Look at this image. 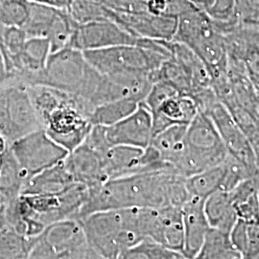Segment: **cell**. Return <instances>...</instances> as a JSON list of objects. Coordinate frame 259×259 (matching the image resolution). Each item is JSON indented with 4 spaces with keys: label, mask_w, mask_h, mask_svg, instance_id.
Wrapping results in <instances>:
<instances>
[{
    "label": "cell",
    "mask_w": 259,
    "mask_h": 259,
    "mask_svg": "<svg viewBox=\"0 0 259 259\" xmlns=\"http://www.w3.org/2000/svg\"><path fill=\"white\" fill-rule=\"evenodd\" d=\"M29 258H98L89 245L80 220L53 223L35 237Z\"/></svg>",
    "instance_id": "52a82bcc"
},
{
    "label": "cell",
    "mask_w": 259,
    "mask_h": 259,
    "mask_svg": "<svg viewBox=\"0 0 259 259\" xmlns=\"http://www.w3.org/2000/svg\"><path fill=\"white\" fill-rule=\"evenodd\" d=\"M103 5L118 14L148 13L147 0H104Z\"/></svg>",
    "instance_id": "ab89813d"
},
{
    "label": "cell",
    "mask_w": 259,
    "mask_h": 259,
    "mask_svg": "<svg viewBox=\"0 0 259 259\" xmlns=\"http://www.w3.org/2000/svg\"><path fill=\"white\" fill-rule=\"evenodd\" d=\"M196 258L242 259L231 240L230 233L210 228Z\"/></svg>",
    "instance_id": "484cf974"
},
{
    "label": "cell",
    "mask_w": 259,
    "mask_h": 259,
    "mask_svg": "<svg viewBox=\"0 0 259 259\" xmlns=\"http://www.w3.org/2000/svg\"><path fill=\"white\" fill-rule=\"evenodd\" d=\"M27 87L41 128L69 153L88 138L93 106L82 97L45 84Z\"/></svg>",
    "instance_id": "7a4b0ae2"
},
{
    "label": "cell",
    "mask_w": 259,
    "mask_h": 259,
    "mask_svg": "<svg viewBox=\"0 0 259 259\" xmlns=\"http://www.w3.org/2000/svg\"><path fill=\"white\" fill-rule=\"evenodd\" d=\"M26 84L8 82L0 89V134L9 145L40 129Z\"/></svg>",
    "instance_id": "ba28073f"
},
{
    "label": "cell",
    "mask_w": 259,
    "mask_h": 259,
    "mask_svg": "<svg viewBox=\"0 0 259 259\" xmlns=\"http://www.w3.org/2000/svg\"><path fill=\"white\" fill-rule=\"evenodd\" d=\"M227 156L228 152L215 124L206 113L199 111L187 125L186 150L177 164V172L188 178L221 164Z\"/></svg>",
    "instance_id": "8992f818"
},
{
    "label": "cell",
    "mask_w": 259,
    "mask_h": 259,
    "mask_svg": "<svg viewBox=\"0 0 259 259\" xmlns=\"http://www.w3.org/2000/svg\"><path fill=\"white\" fill-rule=\"evenodd\" d=\"M204 212L210 228L230 233L238 217L229 191L218 189L204 200Z\"/></svg>",
    "instance_id": "7402d4cb"
},
{
    "label": "cell",
    "mask_w": 259,
    "mask_h": 259,
    "mask_svg": "<svg viewBox=\"0 0 259 259\" xmlns=\"http://www.w3.org/2000/svg\"><path fill=\"white\" fill-rule=\"evenodd\" d=\"M104 133L111 146L126 145L146 148L153 139L151 111L143 103H140L139 108L129 116L114 125L104 127Z\"/></svg>",
    "instance_id": "5bb4252c"
},
{
    "label": "cell",
    "mask_w": 259,
    "mask_h": 259,
    "mask_svg": "<svg viewBox=\"0 0 259 259\" xmlns=\"http://www.w3.org/2000/svg\"><path fill=\"white\" fill-rule=\"evenodd\" d=\"M139 37L133 35L111 19H103L79 24L70 47L81 51L107 47L137 45Z\"/></svg>",
    "instance_id": "7c38bea8"
},
{
    "label": "cell",
    "mask_w": 259,
    "mask_h": 259,
    "mask_svg": "<svg viewBox=\"0 0 259 259\" xmlns=\"http://www.w3.org/2000/svg\"><path fill=\"white\" fill-rule=\"evenodd\" d=\"M100 78L101 73L87 61L83 51L65 47L50 54L45 68L30 84L52 87L76 94L91 104Z\"/></svg>",
    "instance_id": "277c9868"
},
{
    "label": "cell",
    "mask_w": 259,
    "mask_h": 259,
    "mask_svg": "<svg viewBox=\"0 0 259 259\" xmlns=\"http://www.w3.org/2000/svg\"><path fill=\"white\" fill-rule=\"evenodd\" d=\"M87 61L102 74L122 71L154 72L172 55L170 41L139 37L137 45L83 51Z\"/></svg>",
    "instance_id": "5b68a950"
},
{
    "label": "cell",
    "mask_w": 259,
    "mask_h": 259,
    "mask_svg": "<svg viewBox=\"0 0 259 259\" xmlns=\"http://www.w3.org/2000/svg\"><path fill=\"white\" fill-rule=\"evenodd\" d=\"M27 37L25 31L21 27L9 26L4 28L0 38V48L4 57L5 65L22 51Z\"/></svg>",
    "instance_id": "d590c367"
},
{
    "label": "cell",
    "mask_w": 259,
    "mask_h": 259,
    "mask_svg": "<svg viewBox=\"0 0 259 259\" xmlns=\"http://www.w3.org/2000/svg\"><path fill=\"white\" fill-rule=\"evenodd\" d=\"M236 15L241 26L259 29V0H236Z\"/></svg>",
    "instance_id": "74e56055"
},
{
    "label": "cell",
    "mask_w": 259,
    "mask_h": 259,
    "mask_svg": "<svg viewBox=\"0 0 259 259\" xmlns=\"http://www.w3.org/2000/svg\"><path fill=\"white\" fill-rule=\"evenodd\" d=\"M57 11L53 7L31 2L27 20L22 27L27 37H47Z\"/></svg>",
    "instance_id": "4dcf8cb0"
},
{
    "label": "cell",
    "mask_w": 259,
    "mask_h": 259,
    "mask_svg": "<svg viewBox=\"0 0 259 259\" xmlns=\"http://www.w3.org/2000/svg\"><path fill=\"white\" fill-rule=\"evenodd\" d=\"M3 204V203H2V201H1V199H0V206Z\"/></svg>",
    "instance_id": "c3c4849f"
},
{
    "label": "cell",
    "mask_w": 259,
    "mask_h": 259,
    "mask_svg": "<svg viewBox=\"0 0 259 259\" xmlns=\"http://www.w3.org/2000/svg\"><path fill=\"white\" fill-rule=\"evenodd\" d=\"M204 113L215 124L228 154L250 168L258 170L256 157L249 140L222 103H214Z\"/></svg>",
    "instance_id": "4fadbf2b"
},
{
    "label": "cell",
    "mask_w": 259,
    "mask_h": 259,
    "mask_svg": "<svg viewBox=\"0 0 259 259\" xmlns=\"http://www.w3.org/2000/svg\"><path fill=\"white\" fill-rule=\"evenodd\" d=\"M26 183L18 159L8 147L0 154V199L3 204L17 200Z\"/></svg>",
    "instance_id": "44dd1931"
},
{
    "label": "cell",
    "mask_w": 259,
    "mask_h": 259,
    "mask_svg": "<svg viewBox=\"0 0 259 259\" xmlns=\"http://www.w3.org/2000/svg\"><path fill=\"white\" fill-rule=\"evenodd\" d=\"M29 1L61 10H68L72 3V0H29Z\"/></svg>",
    "instance_id": "60d3db41"
},
{
    "label": "cell",
    "mask_w": 259,
    "mask_h": 259,
    "mask_svg": "<svg viewBox=\"0 0 259 259\" xmlns=\"http://www.w3.org/2000/svg\"><path fill=\"white\" fill-rule=\"evenodd\" d=\"M67 12L78 24L111 19L110 9L102 3L93 0H72Z\"/></svg>",
    "instance_id": "836d02e7"
},
{
    "label": "cell",
    "mask_w": 259,
    "mask_h": 259,
    "mask_svg": "<svg viewBox=\"0 0 259 259\" xmlns=\"http://www.w3.org/2000/svg\"><path fill=\"white\" fill-rule=\"evenodd\" d=\"M181 208L185 232L183 254L185 259L196 258L210 229L204 212V200L190 196Z\"/></svg>",
    "instance_id": "2e32d148"
},
{
    "label": "cell",
    "mask_w": 259,
    "mask_h": 259,
    "mask_svg": "<svg viewBox=\"0 0 259 259\" xmlns=\"http://www.w3.org/2000/svg\"><path fill=\"white\" fill-rule=\"evenodd\" d=\"M65 163L75 183L88 188L103 185L108 181L104 170L102 155L84 142L68 154Z\"/></svg>",
    "instance_id": "e0dca14e"
},
{
    "label": "cell",
    "mask_w": 259,
    "mask_h": 259,
    "mask_svg": "<svg viewBox=\"0 0 259 259\" xmlns=\"http://www.w3.org/2000/svg\"><path fill=\"white\" fill-rule=\"evenodd\" d=\"M151 73L145 71L101 73L91 104L95 108L104 103L120 99L143 102L154 83Z\"/></svg>",
    "instance_id": "8fae6325"
},
{
    "label": "cell",
    "mask_w": 259,
    "mask_h": 259,
    "mask_svg": "<svg viewBox=\"0 0 259 259\" xmlns=\"http://www.w3.org/2000/svg\"><path fill=\"white\" fill-rule=\"evenodd\" d=\"M229 192L238 219L259 220L258 188L255 177L243 181Z\"/></svg>",
    "instance_id": "cb8c5ba5"
},
{
    "label": "cell",
    "mask_w": 259,
    "mask_h": 259,
    "mask_svg": "<svg viewBox=\"0 0 259 259\" xmlns=\"http://www.w3.org/2000/svg\"><path fill=\"white\" fill-rule=\"evenodd\" d=\"M180 93L174 85L171 83H167L165 81H155L148 94L143 101V104L147 107L149 111H155L159 105H161L167 99L181 95Z\"/></svg>",
    "instance_id": "8d00e7d4"
},
{
    "label": "cell",
    "mask_w": 259,
    "mask_h": 259,
    "mask_svg": "<svg viewBox=\"0 0 259 259\" xmlns=\"http://www.w3.org/2000/svg\"><path fill=\"white\" fill-rule=\"evenodd\" d=\"M77 184L65 165V160L30 178L25 183L21 195H45L60 193Z\"/></svg>",
    "instance_id": "ffe728a7"
},
{
    "label": "cell",
    "mask_w": 259,
    "mask_h": 259,
    "mask_svg": "<svg viewBox=\"0 0 259 259\" xmlns=\"http://www.w3.org/2000/svg\"><path fill=\"white\" fill-rule=\"evenodd\" d=\"M255 179H256V183H257V188H258V197H259V174H257L256 176H255Z\"/></svg>",
    "instance_id": "bcb514c9"
},
{
    "label": "cell",
    "mask_w": 259,
    "mask_h": 259,
    "mask_svg": "<svg viewBox=\"0 0 259 259\" xmlns=\"http://www.w3.org/2000/svg\"><path fill=\"white\" fill-rule=\"evenodd\" d=\"M230 236L234 248L240 253L241 258L259 259V220L237 219Z\"/></svg>",
    "instance_id": "d4e9b609"
},
{
    "label": "cell",
    "mask_w": 259,
    "mask_h": 259,
    "mask_svg": "<svg viewBox=\"0 0 259 259\" xmlns=\"http://www.w3.org/2000/svg\"><path fill=\"white\" fill-rule=\"evenodd\" d=\"M251 29V37L254 41V44L259 47V29L256 28H250Z\"/></svg>",
    "instance_id": "f6af8a7d"
},
{
    "label": "cell",
    "mask_w": 259,
    "mask_h": 259,
    "mask_svg": "<svg viewBox=\"0 0 259 259\" xmlns=\"http://www.w3.org/2000/svg\"><path fill=\"white\" fill-rule=\"evenodd\" d=\"M189 197L186 178L174 170L138 173L89 188L79 220L111 209L182 207Z\"/></svg>",
    "instance_id": "6da1fadb"
},
{
    "label": "cell",
    "mask_w": 259,
    "mask_h": 259,
    "mask_svg": "<svg viewBox=\"0 0 259 259\" xmlns=\"http://www.w3.org/2000/svg\"><path fill=\"white\" fill-rule=\"evenodd\" d=\"M224 179L223 162L186 178V186L190 196L205 200L209 195L221 188Z\"/></svg>",
    "instance_id": "83f0119b"
},
{
    "label": "cell",
    "mask_w": 259,
    "mask_h": 259,
    "mask_svg": "<svg viewBox=\"0 0 259 259\" xmlns=\"http://www.w3.org/2000/svg\"><path fill=\"white\" fill-rule=\"evenodd\" d=\"M80 222L99 259L119 258L123 251L144 239L138 226L137 208L97 211Z\"/></svg>",
    "instance_id": "3957f363"
},
{
    "label": "cell",
    "mask_w": 259,
    "mask_h": 259,
    "mask_svg": "<svg viewBox=\"0 0 259 259\" xmlns=\"http://www.w3.org/2000/svg\"><path fill=\"white\" fill-rule=\"evenodd\" d=\"M9 82V76L7 73L4 57L0 48V89Z\"/></svg>",
    "instance_id": "b9f144b4"
},
{
    "label": "cell",
    "mask_w": 259,
    "mask_h": 259,
    "mask_svg": "<svg viewBox=\"0 0 259 259\" xmlns=\"http://www.w3.org/2000/svg\"><path fill=\"white\" fill-rule=\"evenodd\" d=\"M111 20L139 37L171 41L178 28V16L142 14H118L110 10Z\"/></svg>",
    "instance_id": "9a60e30c"
},
{
    "label": "cell",
    "mask_w": 259,
    "mask_h": 259,
    "mask_svg": "<svg viewBox=\"0 0 259 259\" xmlns=\"http://www.w3.org/2000/svg\"><path fill=\"white\" fill-rule=\"evenodd\" d=\"M199 108L194 99L188 95H178L159 105L152 114L153 138L175 125H188L193 120Z\"/></svg>",
    "instance_id": "ac0fdd59"
},
{
    "label": "cell",
    "mask_w": 259,
    "mask_h": 259,
    "mask_svg": "<svg viewBox=\"0 0 259 259\" xmlns=\"http://www.w3.org/2000/svg\"><path fill=\"white\" fill-rule=\"evenodd\" d=\"M10 148L18 159L26 182L30 178L62 162L69 154L42 128L13 142Z\"/></svg>",
    "instance_id": "9c48e42d"
},
{
    "label": "cell",
    "mask_w": 259,
    "mask_h": 259,
    "mask_svg": "<svg viewBox=\"0 0 259 259\" xmlns=\"http://www.w3.org/2000/svg\"><path fill=\"white\" fill-rule=\"evenodd\" d=\"M119 258L185 259L181 252L168 249L150 238H144L137 245L123 251Z\"/></svg>",
    "instance_id": "1f68e13d"
},
{
    "label": "cell",
    "mask_w": 259,
    "mask_h": 259,
    "mask_svg": "<svg viewBox=\"0 0 259 259\" xmlns=\"http://www.w3.org/2000/svg\"><path fill=\"white\" fill-rule=\"evenodd\" d=\"M31 1L0 0V24L9 27H23L29 16Z\"/></svg>",
    "instance_id": "e575fe53"
},
{
    "label": "cell",
    "mask_w": 259,
    "mask_h": 259,
    "mask_svg": "<svg viewBox=\"0 0 259 259\" xmlns=\"http://www.w3.org/2000/svg\"><path fill=\"white\" fill-rule=\"evenodd\" d=\"M250 38L251 40L242 57V63L244 65L246 75L256 88V90L259 91V47L254 44L251 37V31Z\"/></svg>",
    "instance_id": "f35d334b"
},
{
    "label": "cell",
    "mask_w": 259,
    "mask_h": 259,
    "mask_svg": "<svg viewBox=\"0 0 259 259\" xmlns=\"http://www.w3.org/2000/svg\"><path fill=\"white\" fill-rule=\"evenodd\" d=\"M257 109H258V114H259V91H258V107H257Z\"/></svg>",
    "instance_id": "7dc6e473"
},
{
    "label": "cell",
    "mask_w": 259,
    "mask_h": 259,
    "mask_svg": "<svg viewBox=\"0 0 259 259\" xmlns=\"http://www.w3.org/2000/svg\"><path fill=\"white\" fill-rule=\"evenodd\" d=\"M186 125L172 126L157 134L150 143L157 149L161 158L175 170L186 150Z\"/></svg>",
    "instance_id": "603a6c76"
},
{
    "label": "cell",
    "mask_w": 259,
    "mask_h": 259,
    "mask_svg": "<svg viewBox=\"0 0 259 259\" xmlns=\"http://www.w3.org/2000/svg\"><path fill=\"white\" fill-rule=\"evenodd\" d=\"M35 237L24 236L11 228L0 230V258H29Z\"/></svg>",
    "instance_id": "f546056e"
},
{
    "label": "cell",
    "mask_w": 259,
    "mask_h": 259,
    "mask_svg": "<svg viewBox=\"0 0 259 259\" xmlns=\"http://www.w3.org/2000/svg\"><path fill=\"white\" fill-rule=\"evenodd\" d=\"M143 148L126 145H113L101 153L108 181L143 173Z\"/></svg>",
    "instance_id": "d6986e66"
},
{
    "label": "cell",
    "mask_w": 259,
    "mask_h": 259,
    "mask_svg": "<svg viewBox=\"0 0 259 259\" xmlns=\"http://www.w3.org/2000/svg\"><path fill=\"white\" fill-rule=\"evenodd\" d=\"M7 228V222H6V217H5V211H4V206L3 204L0 206V230Z\"/></svg>",
    "instance_id": "ee69618b"
},
{
    "label": "cell",
    "mask_w": 259,
    "mask_h": 259,
    "mask_svg": "<svg viewBox=\"0 0 259 259\" xmlns=\"http://www.w3.org/2000/svg\"><path fill=\"white\" fill-rule=\"evenodd\" d=\"M78 25L79 24L72 19L67 10L58 9L47 35L51 47V53L65 47H70Z\"/></svg>",
    "instance_id": "f1b7e54d"
},
{
    "label": "cell",
    "mask_w": 259,
    "mask_h": 259,
    "mask_svg": "<svg viewBox=\"0 0 259 259\" xmlns=\"http://www.w3.org/2000/svg\"><path fill=\"white\" fill-rule=\"evenodd\" d=\"M140 103L120 99L111 102L104 103L94 108L91 115L93 125L109 127L123 120L139 108Z\"/></svg>",
    "instance_id": "4316f807"
},
{
    "label": "cell",
    "mask_w": 259,
    "mask_h": 259,
    "mask_svg": "<svg viewBox=\"0 0 259 259\" xmlns=\"http://www.w3.org/2000/svg\"><path fill=\"white\" fill-rule=\"evenodd\" d=\"M137 220L144 238L156 241L183 254L185 232L181 207L137 208Z\"/></svg>",
    "instance_id": "30bf717a"
},
{
    "label": "cell",
    "mask_w": 259,
    "mask_h": 259,
    "mask_svg": "<svg viewBox=\"0 0 259 259\" xmlns=\"http://www.w3.org/2000/svg\"><path fill=\"white\" fill-rule=\"evenodd\" d=\"M206 14L222 35H226L239 25L236 15V0H214Z\"/></svg>",
    "instance_id": "d6a6232c"
},
{
    "label": "cell",
    "mask_w": 259,
    "mask_h": 259,
    "mask_svg": "<svg viewBox=\"0 0 259 259\" xmlns=\"http://www.w3.org/2000/svg\"><path fill=\"white\" fill-rule=\"evenodd\" d=\"M193 6L204 12H207L212 6L214 0H188Z\"/></svg>",
    "instance_id": "7bdbcfd3"
}]
</instances>
